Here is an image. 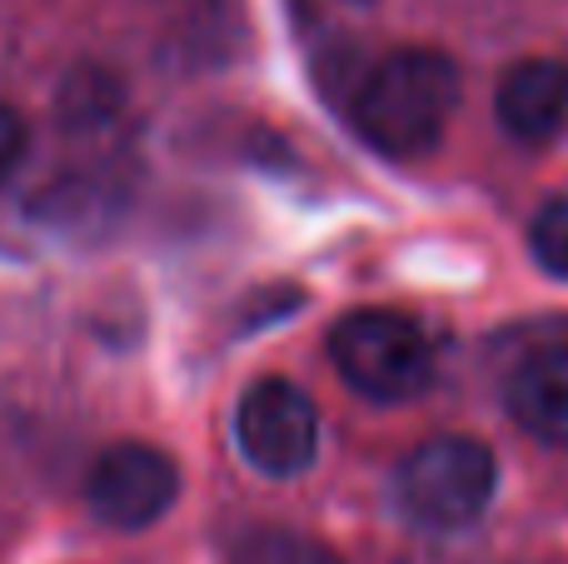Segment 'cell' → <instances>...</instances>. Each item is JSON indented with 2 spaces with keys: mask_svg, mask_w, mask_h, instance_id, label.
Wrapping results in <instances>:
<instances>
[{
  "mask_svg": "<svg viewBox=\"0 0 568 564\" xmlns=\"http://www.w3.org/2000/svg\"><path fill=\"white\" fill-rule=\"evenodd\" d=\"M509 415L544 445H568V345H544L509 375Z\"/></svg>",
  "mask_w": 568,
  "mask_h": 564,
  "instance_id": "52a82bcc",
  "label": "cell"
},
{
  "mask_svg": "<svg viewBox=\"0 0 568 564\" xmlns=\"http://www.w3.org/2000/svg\"><path fill=\"white\" fill-rule=\"evenodd\" d=\"M459 105V66L444 50H389L354 90V125L379 155L414 160L439 145Z\"/></svg>",
  "mask_w": 568,
  "mask_h": 564,
  "instance_id": "6da1fadb",
  "label": "cell"
},
{
  "mask_svg": "<svg viewBox=\"0 0 568 564\" xmlns=\"http://www.w3.org/2000/svg\"><path fill=\"white\" fill-rule=\"evenodd\" d=\"M175 495H180L175 460L155 445H140V440L110 445L85 480L90 510L110 530H150L175 505Z\"/></svg>",
  "mask_w": 568,
  "mask_h": 564,
  "instance_id": "5b68a950",
  "label": "cell"
},
{
  "mask_svg": "<svg viewBox=\"0 0 568 564\" xmlns=\"http://www.w3.org/2000/svg\"><path fill=\"white\" fill-rule=\"evenodd\" d=\"M329 360L344 385L374 405H404L434 380L429 335L399 310H349L329 335Z\"/></svg>",
  "mask_w": 568,
  "mask_h": 564,
  "instance_id": "3957f363",
  "label": "cell"
},
{
  "mask_svg": "<svg viewBox=\"0 0 568 564\" xmlns=\"http://www.w3.org/2000/svg\"><path fill=\"white\" fill-rule=\"evenodd\" d=\"M499 125L524 145H544L568 120V66L559 60H519L499 80Z\"/></svg>",
  "mask_w": 568,
  "mask_h": 564,
  "instance_id": "8992f818",
  "label": "cell"
},
{
  "mask_svg": "<svg viewBox=\"0 0 568 564\" xmlns=\"http://www.w3.org/2000/svg\"><path fill=\"white\" fill-rule=\"evenodd\" d=\"M26 160V120L10 105H0V185L10 180V170Z\"/></svg>",
  "mask_w": 568,
  "mask_h": 564,
  "instance_id": "30bf717a",
  "label": "cell"
},
{
  "mask_svg": "<svg viewBox=\"0 0 568 564\" xmlns=\"http://www.w3.org/2000/svg\"><path fill=\"white\" fill-rule=\"evenodd\" d=\"M235 564H339L329 545L300 530H250L235 545Z\"/></svg>",
  "mask_w": 568,
  "mask_h": 564,
  "instance_id": "ba28073f",
  "label": "cell"
},
{
  "mask_svg": "<svg viewBox=\"0 0 568 564\" xmlns=\"http://www.w3.org/2000/svg\"><path fill=\"white\" fill-rule=\"evenodd\" d=\"M494 485H499V460L474 435H434L414 455H404L394 475V500L404 520L419 530H464L489 510Z\"/></svg>",
  "mask_w": 568,
  "mask_h": 564,
  "instance_id": "7a4b0ae2",
  "label": "cell"
},
{
  "mask_svg": "<svg viewBox=\"0 0 568 564\" xmlns=\"http://www.w3.org/2000/svg\"><path fill=\"white\" fill-rule=\"evenodd\" d=\"M235 440L260 475L294 480L320 455V410L290 380H255L235 410Z\"/></svg>",
  "mask_w": 568,
  "mask_h": 564,
  "instance_id": "277c9868",
  "label": "cell"
},
{
  "mask_svg": "<svg viewBox=\"0 0 568 564\" xmlns=\"http://www.w3.org/2000/svg\"><path fill=\"white\" fill-rule=\"evenodd\" d=\"M529 255L554 280H568V195H554L529 225Z\"/></svg>",
  "mask_w": 568,
  "mask_h": 564,
  "instance_id": "9c48e42d",
  "label": "cell"
}]
</instances>
